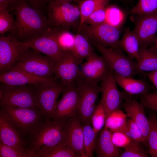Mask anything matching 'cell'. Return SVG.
Wrapping results in <instances>:
<instances>
[{"mask_svg":"<svg viewBox=\"0 0 157 157\" xmlns=\"http://www.w3.org/2000/svg\"><path fill=\"white\" fill-rule=\"evenodd\" d=\"M75 40L71 51L81 61L94 52L90 40L83 34L78 33L75 35Z\"/></svg>","mask_w":157,"mask_h":157,"instance_id":"cell-27","label":"cell"},{"mask_svg":"<svg viewBox=\"0 0 157 157\" xmlns=\"http://www.w3.org/2000/svg\"><path fill=\"white\" fill-rule=\"evenodd\" d=\"M62 93L51 119H67L78 115L79 94L76 81L72 84L64 86Z\"/></svg>","mask_w":157,"mask_h":157,"instance_id":"cell-12","label":"cell"},{"mask_svg":"<svg viewBox=\"0 0 157 157\" xmlns=\"http://www.w3.org/2000/svg\"><path fill=\"white\" fill-rule=\"evenodd\" d=\"M48 30L42 35L19 43L36 52L45 54L56 62L62 57L65 52Z\"/></svg>","mask_w":157,"mask_h":157,"instance_id":"cell-15","label":"cell"},{"mask_svg":"<svg viewBox=\"0 0 157 157\" xmlns=\"http://www.w3.org/2000/svg\"><path fill=\"white\" fill-rule=\"evenodd\" d=\"M126 17L125 13L117 6H106L105 22L120 29Z\"/></svg>","mask_w":157,"mask_h":157,"instance_id":"cell-31","label":"cell"},{"mask_svg":"<svg viewBox=\"0 0 157 157\" xmlns=\"http://www.w3.org/2000/svg\"><path fill=\"white\" fill-rule=\"evenodd\" d=\"M107 5H102L96 9L88 18L84 24L95 25L105 22Z\"/></svg>","mask_w":157,"mask_h":157,"instance_id":"cell-39","label":"cell"},{"mask_svg":"<svg viewBox=\"0 0 157 157\" xmlns=\"http://www.w3.org/2000/svg\"><path fill=\"white\" fill-rule=\"evenodd\" d=\"M55 62L46 55L31 51L12 69L20 70L38 76L52 78L55 76L54 72Z\"/></svg>","mask_w":157,"mask_h":157,"instance_id":"cell-11","label":"cell"},{"mask_svg":"<svg viewBox=\"0 0 157 157\" xmlns=\"http://www.w3.org/2000/svg\"><path fill=\"white\" fill-rule=\"evenodd\" d=\"M111 0H78L80 17L78 30L84 24L89 16L100 6L107 5Z\"/></svg>","mask_w":157,"mask_h":157,"instance_id":"cell-28","label":"cell"},{"mask_svg":"<svg viewBox=\"0 0 157 157\" xmlns=\"http://www.w3.org/2000/svg\"><path fill=\"white\" fill-rule=\"evenodd\" d=\"M68 119H48L37 132L25 140L33 157L65 140L64 132Z\"/></svg>","mask_w":157,"mask_h":157,"instance_id":"cell-2","label":"cell"},{"mask_svg":"<svg viewBox=\"0 0 157 157\" xmlns=\"http://www.w3.org/2000/svg\"><path fill=\"white\" fill-rule=\"evenodd\" d=\"M33 8L42 12V10L47 4L49 0H25Z\"/></svg>","mask_w":157,"mask_h":157,"instance_id":"cell-43","label":"cell"},{"mask_svg":"<svg viewBox=\"0 0 157 157\" xmlns=\"http://www.w3.org/2000/svg\"><path fill=\"white\" fill-rule=\"evenodd\" d=\"M86 59L81 65L79 76L87 81L98 83L103 80L112 70L104 58L94 52Z\"/></svg>","mask_w":157,"mask_h":157,"instance_id":"cell-14","label":"cell"},{"mask_svg":"<svg viewBox=\"0 0 157 157\" xmlns=\"http://www.w3.org/2000/svg\"><path fill=\"white\" fill-rule=\"evenodd\" d=\"M18 0H0V5L6 7L8 11H11Z\"/></svg>","mask_w":157,"mask_h":157,"instance_id":"cell-45","label":"cell"},{"mask_svg":"<svg viewBox=\"0 0 157 157\" xmlns=\"http://www.w3.org/2000/svg\"><path fill=\"white\" fill-rule=\"evenodd\" d=\"M149 129L147 140L149 152L153 157H157V117L151 115L149 119Z\"/></svg>","mask_w":157,"mask_h":157,"instance_id":"cell-34","label":"cell"},{"mask_svg":"<svg viewBox=\"0 0 157 157\" xmlns=\"http://www.w3.org/2000/svg\"><path fill=\"white\" fill-rule=\"evenodd\" d=\"M143 142L133 140L126 147L119 157H148L147 152L142 144Z\"/></svg>","mask_w":157,"mask_h":157,"instance_id":"cell-37","label":"cell"},{"mask_svg":"<svg viewBox=\"0 0 157 157\" xmlns=\"http://www.w3.org/2000/svg\"><path fill=\"white\" fill-rule=\"evenodd\" d=\"M111 132V138L112 142L118 148H125L133 140L124 132L119 131Z\"/></svg>","mask_w":157,"mask_h":157,"instance_id":"cell-40","label":"cell"},{"mask_svg":"<svg viewBox=\"0 0 157 157\" xmlns=\"http://www.w3.org/2000/svg\"><path fill=\"white\" fill-rule=\"evenodd\" d=\"M141 102L144 107L157 112V91L142 95Z\"/></svg>","mask_w":157,"mask_h":157,"instance_id":"cell-42","label":"cell"},{"mask_svg":"<svg viewBox=\"0 0 157 157\" xmlns=\"http://www.w3.org/2000/svg\"><path fill=\"white\" fill-rule=\"evenodd\" d=\"M12 10L16 17V27L12 35L19 41H25L44 34L51 28L42 13L25 0H18Z\"/></svg>","mask_w":157,"mask_h":157,"instance_id":"cell-1","label":"cell"},{"mask_svg":"<svg viewBox=\"0 0 157 157\" xmlns=\"http://www.w3.org/2000/svg\"><path fill=\"white\" fill-rule=\"evenodd\" d=\"M138 73L149 72L157 69V51L151 47L149 49L140 47V58L137 62Z\"/></svg>","mask_w":157,"mask_h":157,"instance_id":"cell-25","label":"cell"},{"mask_svg":"<svg viewBox=\"0 0 157 157\" xmlns=\"http://www.w3.org/2000/svg\"><path fill=\"white\" fill-rule=\"evenodd\" d=\"M133 30L138 37L140 47L154 45L157 34V14L138 15Z\"/></svg>","mask_w":157,"mask_h":157,"instance_id":"cell-17","label":"cell"},{"mask_svg":"<svg viewBox=\"0 0 157 157\" xmlns=\"http://www.w3.org/2000/svg\"><path fill=\"white\" fill-rule=\"evenodd\" d=\"M127 126L130 137L134 140L143 142L145 145L144 137L141 129L130 118L127 119Z\"/></svg>","mask_w":157,"mask_h":157,"instance_id":"cell-41","label":"cell"},{"mask_svg":"<svg viewBox=\"0 0 157 157\" xmlns=\"http://www.w3.org/2000/svg\"><path fill=\"white\" fill-rule=\"evenodd\" d=\"M146 75L156 88L157 91V69L146 73Z\"/></svg>","mask_w":157,"mask_h":157,"instance_id":"cell-44","label":"cell"},{"mask_svg":"<svg viewBox=\"0 0 157 157\" xmlns=\"http://www.w3.org/2000/svg\"><path fill=\"white\" fill-rule=\"evenodd\" d=\"M0 141L10 147L28 150L26 142L22 139L18 131L9 119L7 114L1 108Z\"/></svg>","mask_w":157,"mask_h":157,"instance_id":"cell-19","label":"cell"},{"mask_svg":"<svg viewBox=\"0 0 157 157\" xmlns=\"http://www.w3.org/2000/svg\"><path fill=\"white\" fill-rule=\"evenodd\" d=\"M76 83L79 94L78 116L82 124L90 123L96 100L101 92L100 87L97 83L87 81L79 76Z\"/></svg>","mask_w":157,"mask_h":157,"instance_id":"cell-10","label":"cell"},{"mask_svg":"<svg viewBox=\"0 0 157 157\" xmlns=\"http://www.w3.org/2000/svg\"><path fill=\"white\" fill-rule=\"evenodd\" d=\"M120 49L124 51L131 58L135 59L137 62L140 58V45L139 39L133 31L126 28L120 40Z\"/></svg>","mask_w":157,"mask_h":157,"instance_id":"cell-24","label":"cell"},{"mask_svg":"<svg viewBox=\"0 0 157 157\" xmlns=\"http://www.w3.org/2000/svg\"><path fill=\"white\" fill-rule=\"evenodd\" d=\"M107 117L105 109L100 102L96 105L90 118L92 127L96 133H98L104 126Z\"/></svg>","mask_w":157,"mask_h":157,"instance_id":"cell-35","label":"cell"},{"mask_svg":"<svg viewBox=\"0 0 157 157\" xmlns=\"http://www.w3.org/2000/svg\"><path fill=\"white\" fill-rule=\"evenodd\" d=\"M151 47L157 51V34L154 44Z\"/></svg>","mask_w":157,"mask_h":157,"instance_id":"cell-47","label":"cell"},{"mask_svg":"<svg viewBox=\"0 0 157 157\" xmlns=\"http://www.w3.org/2000/svg\"><path fill=\"white\" fill-rule=\"evenodd\" d=\"M100 102L106 110L107 116L111 112L119 109L124 98L123 93L118 90L112 70L108 75L101 81Z\"/></svg>","mask_w":157,"mask_h":157,"instance_id":"cell-16","label":"cell"},{"mask_svg":"<svg viewBox=\"0 0 157 157\" xmlns=\"http://www.w3.org/2000/svg\"><path fill=\"white\" fill-rule=\"evenodd\" d=\"M113 75L116 83L130 94L142 95L149 92V86L144 79L123 76L114 73Z\"/></svg>","mask_w":157,"mask_h":157,"instance_id":"cell-23","label":"cell"},{"mask_svg":"<svg viewBox=\"0 0 157 157\" xmlns=\"http://www.w3.org/2000/svg\"><path fill=\"white\" fill-rule=\"evenodd\" d=\"M47 19L51 28H67L75 24L80 14L78 6L69 3L49 0L47 6Z\"/></svg>","mask_w":157,"mask_h":157,"instance_id":"cell-7","label":"cell"},{"mask_svg":"<svg viewBox=\"0 0 157 157\" xmlns=\"http://www.w3.org/2000/svg\"><path fill=\"white\" fill-rule=\"evenodd\" d=\"M90 41L106 47L121 50L120 29L107 23L95 25L84 24L78 30Z\"/></svg>","mask_w":157,"mask_h":157,"instance_id":"cell-5","label":"cell"},{"mask_svg":"<svg viewBox=\"0 0 157 157\" xmlns=\"http://www.w3.org/2000/svg\"><path fill=\"white\" fill-rule=\"evenodd\" d=\"M48 31L54 37L64 51L71 50L74 44L75 36L69 31L67 28H51Z\"/></svg>","mask_w":157,"mask_h":157,"instance_id":"cell-29","label":"cell"},{"mask_svg":"<svg viewBox=\"0 0 157 157\" xmlns=\"http://www.w3.org/2000/svg\"><path fill=\"white\" fill-rule=\"evenodd\" d=\"M35 157H78L64 140L55 147L37 154Z\"/></svg>","mask_w":157,"mask_h":157,"instance_id":"cell-32","label":"cell"},{"mask_svg":"<svg viewBox=\"0 0 157 157\" xmlns=\"http://www.w3.org/2000/svg\"><path fill=\"white\" fill-rule=\"evenodd\" d=\"M122 105L128 117L134 121L141 129L144 137L145 145L147 144L149 123L145 115L144 106L141 102L131 99L126 100Z\"/></svg>","mask_w":157,"mask_h":157,"instance_id":"cell-21","label":"cell"},{"mask_svg":"<svg viewBox=\"0 0 157 157\" xmlns=\"http://www.w3.org/2000/svg\"><path fill=\"white\" fill-rule=\"evenodd\" d=\"M129 13L137 15L157 14V0H139Z\"/></svg>","mask_w":157,"mask_h":157,"instance_id":"cell-33","label":"cell"},{"mask_svg":"<svg viewBox=\"0 0 157 157\" xmlns=\"http://www.w3.org/2000/svg\"><path fill=\"white\" fill-rule=\"evenodd\" d=\"M57 78L56 76L50 78L38 76L15 69H12L0 75L1 83L13 86L40 84L49 82Z\"/></svg>","mask_w":157,"mask_h":157,"instance_id":"cell-20","label":"cell"},{"mask_svg":"<svg viewBox=\"0 0 157 157\" xmlns=\"http://www.w3.org/2000/svg\"><path fill=\"white\" fill-rule=\"evenodd\" d=\"M127 117V114L119 109L114 110L107 115L104 127L111 132H124L130 136L128 129Z\"/></svg>","mask_w":157,"mask_h":157,"instance_id":"cell-26","label":"cell"},{"mask_svg":"<svg viewBox=\"0 0 157 157\" xmlns=\"http://www.w3.org/2000/svg\"><path fill=\"white\" fill-rule=\"evenodd\" d=\"M0 157H33L28 150L10 147L0 141Z\"/></svg>","mask_w":157,"mask_h":157,"instance_id":"cell-38","label":"cell"},{"mask_svg":"<svg viewBox=\"0 0 157 157\" xmlns=\"http://www.w3.org/2000/svg\"><path fill=\"white\" fill-rule=\"evenodd\" d=\"M16 27V21L12 15L5 7L0 5V33L1 35L6 32L14 30Z\"/></svg>","mask_w":157,"mask_h":157,"instance_id":"cell-36","label":"cell"},{"mask_svg":"<svg viewBox=\"0 0 157 157\" xmlns=\"http://www.w3.org/2000/svg\"><path fill=\"white\" fill-rule=\"evenodd\" d=\"M90 123L82 124L84 134L83 147L85 157L93 156L97 138L98 133L94 131Z\"/></svg>","mask_w":157,"mask_h":157,"instance_id":"cell-30","label":"cell"},{"mask_svg":"<svg viewBox=\"0 0 157 157\" xmlns=\"http://www.w3.org/2000/svg\"><path fill=\"white\" fill-rule=\"evenodd\" d=\"M63 88V85L58 78L48 82L32 85L35 105L47 119L52 118L57 99Z\"/></svg>","mask_w":157,"mask_h":157,"instance_id":"cell-4","label":"cell"},{"mask_svg":"<svg viewBox=\"0 0 157 157\" xmlns=\"http://www.w3.org/2000/svg\"><path fill=\"white\" fill-rule=\"evenodd\" d=\"M1 83L0 106L38 108L35 102L32 85L13 86Z\"/></svg>","mask_w":157,"mask_h":157,"instance_id":"cell-8","label":"cell"},{"mask_svg":"<svg viewBox=\"0 0 157 157\" xmlns=\"http://www.w3.org/2000/svg\"><path fill=\"white\" fill-rule=\"evenodd\" d=\"M55 1L62 3H70L72 1H76L78 0H54Z\"/></svg>","mask_w":157,"mask_h":157,"instance_id":"cell-46","label":"cell"},{"mask_svg":"<svg viewBox=\"0 0 157 157\" xmlns=\"http://www.w3.org/2000/svg\"><path fill=\"white\" fill-rule=\"evenodd\" d=\"M21 138L25 141L45 124L47 119L38 108H21L9 106H1Z\"/></svg>","mask_w":157,"mask_h":157,"instance_id":"cell-3","label":"cell"},{"mask_svg":"<svg viewBox=\"0 0 157 157\" xmlns=\"http://www.w3.org/2000/svg\"><path fill=\"white\" fill-rule=\"evenodd\" d=\"M12 35L0 36V74L12 69L31 51Z\"/></svg>","mask_w":157,"mask_h":157,"instance_id":"cell-6","label":"cell"},{"mask_svg":"<svg viewBox=\"0 0 157 157\" xmlns=\"http://www.w3.org/2000/svg\"><path fill=\"white\" fill-rule=\"evenodd\" d=\"M81 123L78 115L69 119L64 129V136L65 141L78 157H85Z\"/></svg>","mask_w":157,"mask_h":157,"instance_id":"cell-18","label":"cell"},{"mask_svg":"<svg viewBox=\"0 0 157 157\" xmlns=\"http://www.w3.org/2000/svg\"><path fill=\"white\" fill-rule=\"evenodd\" d=\"M111 131L104 127L97 136L95 151L98 157H117L120 154L111 140Z\"/></svg>","mask_w":157,"mask_h":157,"instance_id":"cell-22","label":"cell"},{"mask_svg":"<svg viewBox=\"0 0 157 157\" xmlns=\"http://www.w3.org/2000/svg\"><path fill=\"white\" fill-rule=\"evenodd\" d=\"M82 62L71 51L65 52L62 57L55 62L54 72L63 86L75 83L80 72L79 65Z\"/></svg>","mask_w":157,"mask_h":157,"instance_id":"cell-13","label":"cell"},{"mask_svg":"<svg viewBox=\"0 0 157 157\" xmlns=\"http://www.w3.org/2000/svg\"><path fill=\"white\" fill-rule=\"evenodd\" d=\"M90 42L102 54L113 73L122 76L132 77L138 73L137 62L125 55L121 50H115Z\"/></svg>","mask_w":157,"mask_h":157,"instance_id":"cell-9","label":"cell"}]
</instances>
